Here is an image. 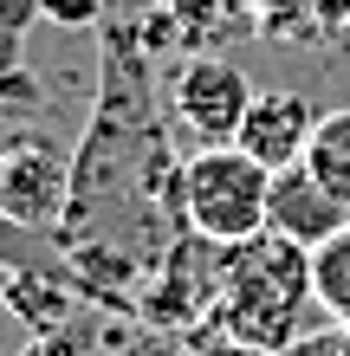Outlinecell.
<instances>
[{
  "label": "cell",
  "instance_id": "ac0fdd59",
  "mask_svg": "<svg viewBox=\"0 0 350 356\" xmlns=\"http://www.w3.org/2000/svg\"><path fill=\"white\" fill-rule=\"evenodd\" d=\"M33 356H91V343L78 337V330H58V337H39Z\"/></svg>",
  "mask_w": 350,
  "mask_h": 356
},
{
  "label": "cell",
  "instance_id": "9a60e30c",
  "mask_svg": "<svg viewBox=\"0 0 350 356\" xmlns=\"http://www.w3.org/2000/svg\"><path fill=\"white\" fill-rule=\"evenodd\" d=\"M46 19L65 33H97L104 26V0H46Z\"/></svg>",
  "mask_w": 350,
  "mask_h": 356
},
{
  "label": "cell",
  "instance_id": "ba28073f",
  "mask_svg": "<svg viewBox=\"0 0 350 356\" xmlns=\"http://www.w3.org/2000/svg\"><path fill=\"white\" fill-rule=\"evenodd\" d=\"M0 305L13 311L19 324H26V337H58V330H72V311L85 305V291H78L72 272H0Z\"/></svg>",
  "mask_w": 350,
  "mask_h": 356
},
{
  "label": "cell",
  "instance_id": "8992f818",
  "mask_svg": "<svg viewBox=\"0 0 350 356\" xmlns=\"http://www.w3.org/2000/svg\"><path fill=\"white\" fill-rule=\"evenodd\" d=\"M312 130H318V111H312V97L305 91H260L253 97V111H246V123H240V149L253 156V162H266V169H292V162H305V149H312Z\"/></svg>",
  "mask_w": 350,
  "mask_h": 356
},
{
  "label": "cell",
  "instance_id": "d6986e66",
  "mask_svg": "<svg viewBox=\"0 0 350 356\" xmlns=\"http://www.w3.org/2000/svg\"><path fill=\"white\" fill-rule=\"evenodd\" d=\"M285 356H344V324H337V330H324V337H299Z\"/></svg>",
  "mask_w": 350,
  "mask_h": 356
},
{
  "label": "cell",
  "instance_id": "5b68a950",
  "mask_svg": "<svg viewBox=\"0 0 350 356\" xmlns=\"http://www.w3.org/2000/svg\"><path fill=\"white\" fill-rule=\"evenodd\" d=\"M65 207H72V156L52 136H7L0 143V214L58 240Z\"/></svg>",
  "mask_w": 350,
  "mask_h": 356
},
{
  "label": "cell",
  "instance_id": "4fadbf2b",
  "mask_svg": "<svg viewBox=\"0 0 350 356\" xmlns=\"http://www.w3.org/2000/svg\"><path fill=\"white\" fill-rule=\"evenodd\" d=\"M318 33H324L318 0H266L260 13V39H318Z\"/></svg>",
  "mask_w": 350,
  "mask_h": 356
},
{
  "label": "cell",
  "instance_id": "2e32d148",
  "mask_svg": "<svg viewBox=\"0 0 350 356\" xmlns=\"http://www.w3.org/2000/svg\"><path fill=\"white\" fill-rule=\"evenodd\" d=\"M0 104H39V85H33L26 65H19V72H0Z\"/></svg>",
  "mask_w": 350,
  "mask_h": 356
},
{
  "label": "cell",
  "instance_id": "9c48e42d",
  "mask_svg": "<svg viewBox=\"0 0 350 356\" xmlns=\"http://www.w3.org/2000/svg\"><path fill=\"white\" fill-rule=\"evenodd\" d=\"M169 7H175V26H182V46L189 52H221L246 33L260 39L266 0H169Z\"/></svg>",
  "mask_w": 350,
  "mask_h": 356
},
{
  "label": "cell",
  "instance_id": "30bf717a",
  "mask_svg": "<svg viewBox=\"0 0 350 356\" xmlns=\"http://www.w3.org/2000/svg\"><path fill=\"white\" fill-rule=\"evenodd\" d=\"M305 169H312V175L350 207V111H324V117H318L312 149H305Z\"/></svg>",
  "mask_w": 350,
  "mask_h": 356
},
{
  "label": "cell",
  "instance_id": "6da1fadb",
  "mask_svg": "<svg viewBox=\"0 0 350 356\" xmlns=\"http://www.w3.org/2000/svg\"><path fill=\"white\" fill-rule=\"evenodd\" d=\"M182 156L169 143V104L156 85V58L136 26H97V97L91 123L72 149V207L58 227V253L72 246H117L143 272L189 234L175 201Z\"/></svg>",
  "mask_w": 350,
  "mask_h": 356
},
{
  "label": "cell",
  "instance_id": "8fae6325",
  "mask_svg": "<svg viewBox=\"0 0 350 356\" xmlns=\"http://www.w3.org/2000/svg\"><path fill=\"white\" fill-rule=\"evenodd\" d=\"M312 291H318V311H324V318L350 330V227H344L337 240L312 246Z\"/></svg>",
  "mask_w": 350,
  "mask_h": 356
},
{
  "label": "cell",
  "instance_id": "5bb4252c",
  "mask_svg": "<svg viewBox=\"0 0 350 356\" xmlns=\"http://www.w3.org/2000/svg\"><path fill=\"white\" fill-rule=\"evenodd\" d=\"M33 19H46V0H0V72H19V46Z\"/></svg>",
  "mask_w": 350,
  "mask_h": 356
},
{
  "label": "cell",
  "instance_id": "7c38bea8",
  "mask_svg": "<svg viewBox=\"0 0 350 356\" xmlns=\"http://www.w3.org/2000/svg\"><path fill=\"white\" fill-rule=\"evenodd\" d=\"M0 272H72V259L58 253L52 234H33L0 214Z\"/></svg>",
  "mask_w": 350,
  "mask_h": 356
},
{
  "label": "cell",
  "instance_id": "7a4b0ae2",
  "mask_svg": "<svg viewBox=\"0 0 350 356\" xmlns=\"http://www.w3.org/2000/svg\"><path fill=\"white\" fill-rule=\"evenodd\" d=\"M312 305H318L312 246H299L285 234H253V240H240V246L221 253V305H214L208 330L285 356L299 343V324H305Z\"/></svg>",
  "mask_w": 350,
  "mask_h": 356
},
{
  "label": "cell",
  "instance_id": "52a82bcc",
  "mask_svg": "<svg viewBox=\"0 0 350 356\" xmlns=\"http://www.w3.org/2000/svg\"><path fill=\"white\" fill-rule=\"evenodd\" d=\"M344 227H350V207H344L312 169H305V162H292V169L273 175L266 234H285V240H299V246H324V240H337Z\"/></svg>",
  "mask_w": 350,
  "mask_h": 356
},
{
  "label": "cell",
  "instance_id": "3957f363",
  "mask_svg": "<svg viewBox=\"0 0 350 356\" xmlns=\"http://www.w3.org/2000/svg\"><path fill=\"white\" fill-rule=\"evenodd\" d=\"M182 227L214 246H240L266 234V201H273V169L253 162L240 143H201L195 156H182L175 175Z\"/></svg>",
  "mask_w": 350,
  "mask_h": 356
},
{
  "label": "cell",
  "instance_id": "277c9868",
  "mask_svg": "<svg viewBox=\"0 0 350 356\" xmlns=\"http://www.w3.org/2000/svg\"><path fill=\"white\" fill-rule=\"evenodd\" d=\"M253 78H246L228 52H189L182 65L162 78V104H169V123L189 130L201 143H234L246 111H253Z\"/></svg>",
  "mask_w": 350,
  "mask_h": 356
},
{
  "label": "cell",
  "instance_id": "e0dca14e",
  "mask_svg": "<svg viewBox=\"0 0 350 356\" xmlns=\"http://www.w3.org/2000/svg\"><path fill=\"white\" fill-rule=\"evenodd\" d=\"M201 356H273V350H253V343H234V337H221V330H201L195 337Z\"/></svg>",
  "mask_w": 350,
  "mask_h": 356
},
{
  "label": "cell",
  "instance_id": "ffe728a7",
  "mask_svg": "<svg viewBox=\"0 0 350 356\" xmlns=\"http://www.w3.org/2000/svg\"><path fill=\"white\" fill-rule=\"evenodd\" d=\"M344 356H350V330H344Z\"/></svg>",
  "mask_w": 350,
  "mask_h": 356
}]
</instances>
